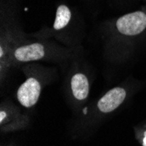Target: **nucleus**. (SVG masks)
I'll use <instances>...</instances> for the list:
<instances>
[{
    "label": "nucleus",
    "instance_id": "1",
    "mask_svg": "<svg viewBox=\"0 0 146 146\" xmlns=\"http://www.w3.org/2000/svg\"><path fill=\"white\" fill-rule=\"evenodd\" d=\"M116 27L122 34L137 35L146 28V14L143 11L129 13L117 19Z\"/></svg>",
    "mask_w": 146,
    "mask_h": 146
},
{
    "label": "nucleus",
    "instance_id": "2",
    "mask_svg": "<svg viewBox=\"0 0 146 146\" xmlns=\"http://www.w3.org/2000/svg\"><path fill=\"white\" fill-rule=\"evenodd\" d=\"M41 87L34 78H29L19 87L18 90V100L26 108L33 106L40 95Z\"/></svg>",
    "mask_w": 146,
    "mask_h": 146
},
{
    "label": "nucleus",
    "instance_id": "3",
    "mask_svg": "<svg viewBox=\"0 0 146 146\" xmlns=\"http://www.w3.org/2000/svg\"><path fill=\"white\" fill-rule=\"evenodd\" d=\"M126 97V92L122 88H115L110 90L107 94L98 102V109L103 113H109L122 104Z\"/></svg>",
    "mask_w": 146,
    "mask_h": 146
},
{
    "label": "nucleus",
    "instance_id": "4",
    "mask_svg": "<svg viewBox=\"0 0 146 146\" xmlns=\"http://www.w3.org/2000/svg\"><path fill=\"white\" fill-rule=\"evenodd\" d=\"M14 55L19 61L27 62L32 60H38L44 57L45 50L41 44L33 43L17 48L14 52Z\"/></svg>",
    "mask_w": 146,
    "mask_h": 146
},
{
    "label": "nucleus",
    "instance_id": "5",
    "mask_svg": "<svg viewBox=\"0 0 146 146\" xmlns=\"http://www.w3.org/2000/svg\"><path fill=\"white\" fill-rule=\"evenodd\" d=\"M73 95L77 100H84L88 96L89 85L87 77L82 74H76L71 81Z\"/></svg>",
    "mask_w": 146,
    "mask_h": 146
},
{
    "label": "nucleus",
    "instance_id": "6",
    "mask_svg": "<svg viewBox=\"0 0 146 146\" xmlns=\"http://www.w3.org/2000/svg\"><path fill=\"white\" fill-rule=\"evenodd\" d=\"M71 19V11L67 5H60L57 8L56 18L54 24V28L55 30H60L67 26Z\"/></svg>",
    "mask_w": 146,
    "mask_h": 146
},
{
    "label": "nucleus",
    "instance_id": "7",
    "mask_svg": "<svg viewBox=\"0 0 146 146\" xmlns=\"http://www.w3.org/2000/svg\"><path fill=\"white\" fill-rule=\"evenodd\" d=\"M6 117V114H5V112H4V111H2L1 113H0V122H3L4 121V119Z\"/></svg>",
    "mask_w": 146,
    "mask_h": 146
},
{
    "label": "nucleus",
    "instance_id": "8",
    "mask_svg": "<svg viewBox=\"0 0 146 146\" xmlns=\"http://www.w3.org/2000/svg\"><path fill=\"white\" fill-rule=\"evenodd\" d=\"M4 55V51H3V47L1 46V47H0V56H3Z\"/></svg>",
    "mask_w": 146,
    "mask_h": 146
},
{
    "label": "nucleus",
    "instance_id": "9",
    "mask_svg": "<svg viewBox=\"0 0 146 146\" xmlns=\"http://www.w3.org/2000/svg\"><path fill=\"white\" fill-rule=\"evenodd\" d=\"M143 146H146V137H144V138H143Z\"/></svg>",
    "mask_w": 146,
    "mask_h": 146
},
{
    "label": "nucleus",
    "instance_id": "10",
    "mask_svg": "<svg viewBox=\"0 0 146 146\" xmlns=\"http://www.w3.org/2000/svg\"><path fill=\"white\" fill-rule=\"evenodd\" d=\"M144 137H146V131H145V133H144Z\"/></svg>",
    "mask_w": 146,
    "mask_h": 146
}]
</instances>
